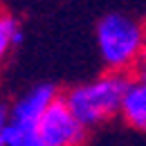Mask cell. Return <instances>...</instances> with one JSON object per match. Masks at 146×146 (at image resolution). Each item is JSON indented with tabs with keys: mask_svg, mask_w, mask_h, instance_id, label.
Instances as JSON below:
<instances>
[{
	"mask_svg": "<svg viewBox=\"0 0 146 146\" xmlns=\"http://www.w3.org/2000/svg\"><path fill=\"white\" fill-rule=\"evenodd\" d=\"M56 97H58V90L52 83H38L29 92H25L20 99L14 101L11 117L14 119H23V121H36L38 124L40 115L50 108V104L54 101Z\"/></svg>",
	"mask_w": 146,
	"mask_h": 146,
	"instance_id": "277c9868",
	"label": "cell"
},
{
	"mask_svg": "<svg viewBox=\"0 0 146 146\" xmlns=\"http://www.w3.org/2000/svg\"><path fill=\"white\" fill-rule=\"evenodd\" d=\"M128 83H130V74L108 70L106 74H101L92 81L70 88L63 94V99L68 101L74 115L92 130V128H99L101 124L119 117Z\"/></svg>",
	"mask_w": 146,
	"mask_h": 146,
	"instance_id": "7a4b0ae2",
	"label": "cell"
},
{
	"mask_svg": "<svg viewBox=\"0 0 146 146\" xmlns=\"http://www.w3.org/2000/svg\"><path fill=\"white\" fill-rule=\"evenodd\" d=\"M20 43H23L20 20L16 16H11V14H0V63Z\"/></svg>",
	"mask_w": 146,
	"mask_h": 146,
	"instance_id": "52a82bcc",
	"label": "cell"
},
{
	"mask_svg": "<svg viewBox=\"0 0 146 146\" xmlns=\"http://www.w3.org/2000/svg\"><path fill=\"white\" fill-rule=\"evenodd\" d=\"M7 146H47V144H45V139L38 133L36 121H23V119H14L11 117Z\"/></svg>",
	"mask_w": 146,
	"mask_h": 146,
	"instance_id": "8992f818",
	"label": "cell"
},
{
	"mask_svg": "<svg viewBox=\"0 0 146 146\" xmlns=\"http://www.w3.org/2000/svg\"><path fill=\"white\" fill-rule=\"evenodd\" d=\"M38 133L47 146H86L90 128L72 112L63 94H58L40 115Z\"/></svg>",
	"mask_w": 146,
	"mask_h": 146,
	"instance_id": "3957f363",
	"label": "cell"
},
{
	"mask_svg": "<svg viewBox=\"0 0 146 146\" xmlns=\"http://www.w3.org/2000/svg\"><path fill=\"white\" fill-rule=\"evenodd\" d=\"M135 76H139V79H144V81H146V61L142 63V65H139V68H137V72H135Z\"/></svg>",
	"mask_w": 146,
	"mask_h": 146,
	"instance_id": "9c48e42d",
	"label": "cell"
},
{
	"mask_svg": "<svg viewBox=\"0 0 146 146\" xmlns=\"http://www.w3.org/2000/svg\"><path fill=\"white\" fill-rule=\"evenodd\" d=\"M119 117L124 124L139 133H146V81L139 76H130V83L126 88Z\"/></svg>",
	"mask_w": 146,
	"mask_h": 146,
	"instance_id": "5b68a950",
	"label": "cell"
},
{
	"mask_svg": "<svg viewBox=\"0 0 146 146\" xmlns=\"http://www.w3.org/2000/svg\"><path fill=\"white\" fill-rule=\"evenodd\" d=\"M9 124H11V106L0 104V146L9 142Z\"/></svg>",
	"mask_w": 146,
	"mask_h": 146,
	"instance_id": "ba28073f",
	"label": "cell"
},
{
	"mask_svg": "<svg viewBox=\"0 0 146 146\" xmlns=\"http://www.w3.org/2000/svg\"><path fill=\"white\" fill-rule=\"evenodd\" d=\"M94 36L106 70L135 74L146 61V25L128 14H106L97 23Z\"/></svg>",
	"mask_w": 146,
	"mask_h": 146,
	"instance_id": "6da1fadb",
	"label": "cell"
}]
</instances>
